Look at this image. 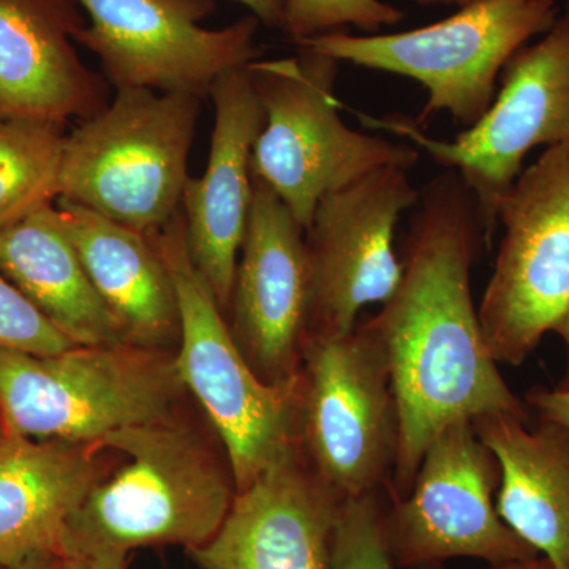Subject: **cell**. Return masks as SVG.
Returning a JSON list of instances; mask_svg holds the SVG:
<instances>
[{
	"mask_svg": "<svg viewBox=\"0 0 569 569\" xmlns=\"http://www.w3.org/2000/svg\"><path fill=\"white\" fill-rule=\"evenodd\" d=\"M402 246V276L369 323L387 353L400 440L387 489L410 492L432 438L456 421L529 413L498 372L482 337L471 269L486 247L477 200L448 170L419 190Z\"/></svg>",
	"mask_w": 569,
	"mask_h": 569,
	"instance_id": "obj_1",
	"label": "cell"
},
{
	"mask_svg": "<svg viewBox=\"0 0 569 569\" xmlns=\"http://www.w3.org/2000/svg\"><path fill=\"white\" fill-rule=\"evenodd\" d=\"M123 459L89 490L67 523L63 557L149 546H203L219 531L238 489L227 456L178 415L127 427L100 441Z\"/></svg>",
	"mask_w": 569,
	"mask_h": 569,
	"instance_id": "obj_2",
	"label": "cell"
},
{
	"mask_svg": "<svg viewBox=\"0 0 569 569\" xmlns=\"http://www.w3.org/2000/svg\"><path fill=\"white\" fill-rule=\"evenodd\" d=\"M339 61L299 47L295 58L247 66L264 111L250 171L309 228L318 203L365 176L397 167L411 170L415 146L350 129L337 111Z\"/></svg>",
	"mask_w": 569,
	"mask_h": 569,
	"instance_id": "obj_3",
	"label": "cell"
},
{
	"mask_svg": "<svg viewBox=\"0 0 569 569\" xmlns=\"http://www.w3.org/2000/svg\"><path fill=\"white\" fill-rule=\"evenodd\" d=\"M176 350L116 343L37 356L0 350V417L11 436L100 443L178 415Z\"/></svg>",
	"mask_w": 569,
	"mask_h": 569,
	"instance_id": "obj_4",
	"label": "cell"
},
{
	"mask_svg": "<svg viewBox=\"0 0 569 569\" xmlns=\"http://www.w3.org/2000/svg\"><path fill=\"white\" fill-rule=\"evenodd\" d=\"M148 236L178 296L179 377L222 441L239 492L298 447V381L274 387L253 372L190 260L182 211Z\"/></svg>",
	"mask_w": 569,
	"mask_h": 569,
	"instance_id": "obj_5",
	"label": "cell"
},
{
	"mask_svg": "<svg viewBox=\"0 0 569 569\" xmlns=\"http://www.w3.org/2000/svg\"><path fill=\"white\" fill-rule=\"evenodd\" d=\"M203 100L116 91L107 108L67 133L61 198L140 233L162 228L181 211Z\"/></svg>",
	"mask_w": 569,
	"mask_h": 569,
	"instance_id": "obj_6",
	"label": "cell"
},
{
	"mask_svg": "<svg viewBox=\"0 0 569 569\" xmlns=\"http://www.w3.org/2000/svg\"><path fill=\"white\" fill-rule=\"evenodd\" d=\"M559 0H478L425 28L397 33L328 32L299 41L339 62L411 78L427 91L415 122L438 112L470 129L496 100L501 71L559 18Z\"/></svg>",
	"mask_w": 569,
	"mask_h": 569,
	"instance_id": "obj_7",
	"label": "cell"
},
{
	"mask_svg": "<svg viewBox=\"0 0 569 569\" xmlns=\"http://www.w3.org/2000/svg\"><path fill=\"white\" fill-rule=\"evenodd\" d=\"M498 84L489 111L449 141L429 137L408 116L356 112L366 129L403 138L459 173L477 200L488 249L498 228V208L529 152L569 142V0L541 39L512 56Z\"/></svg>",
	"mask_w": 569,
	"mask_h": 569,
	"instance_id": "obj_8",
	"label": "cell"
},
{
	"mask_svg": "<svg viewBox=\"0 0 569 569\" xmlns=\"http://www.w3.org/2000/svg\"><path fill=\"white\" fill-rule=\"evenodd\" d=\"M299 447L340 500L388 486L400 422L385 348L369 323L307 336L298 373Z\"/></svg>",
	"mask_w": 569,
	"mask_h": 569,
	"instance_id": "obj_9",
	"label": "cell"
},
{
	"mask_svg": "<svg viewBox=\"0 0 569 569\" xmlns=\"http://www.w3.org/2000/svg\"><path fill=\"white\" fill-rule=\"evenodd\" d=\"M503 238L478 309L497 365L520 366L569 307V142L546 148L498 208Z\"/></svg>",
	"mask_w": 569,
	"mask_h": 569,
	"instance_id": "obj_10",
	"label": "cell"
},
{
	"mask_svg": "<svg viewBox=\"0 0 569 569\" xmlns=\"http://www.w3.org/2000/svg\"><path fill=\"white\" fill-rule=\"evenodd\" d=\"M500 463L471 421H456L430 441L406 497L385 511L397 567L479 559L493 567L538 557L498 515Z\"/></svg>",
	"mask_w": 569,
	"mask_h": 569,
	"instance_id": "obj_11",
	"label": "cell"
},
{
	"mask_svg": "<svg viewBox=\"0 0 569 569\" xmlns=\"http://www.w3.org/2000/svg\"><path fill=\"white\" fill-rule=\"evenodd\" d=\"M88 13L74 41L102 63L122 89L209 97L223 74L263 54L254 41L261 22L247 14L222 29L201 28L213 0H78Z\"/></svg>",
	"mask_w": 569,
	"mask_h": 569,
	"instance_id": "obj_12",
	"label": "cell"
},
{
	"mask_svg": "<svg viewBox=\"0 0 569 569\" xmlns=\"http://www.w3.org/2000/svg\"><path fill=\"white\" fill-rule=\"evenodd\" d=\"M418 198L408 171L397 167L321 198L305 233L309 335H347L362 307L395 293L402 276L396 227Z\"/></svg>",
	"mask_w": 569,
	"mask_h": 569,
	"instance_id": "obj_13",
	"label": "cell"
},
{
	"mask_svg": "<svg viewBox=\"0 0 569 569\" xmlns=\"http://www.w3.org/2000/svg\"><path fill=\"white\" fill-rule=\"evenodd\" d=\"M305 228L252 178V201L231 291L230 329L264 383L293 387L309 336Z\"/></svg>",
	"mask_w": 569,
	"mask_h": 569,
	"instance_id": "obj_14",
	"label": "cell"
},
{
	"mask_svg": "<svg viewBox=\"0 0 569 569\" xmlns=\"http://www.w3.org/2000/svg\"><path fill=\"white\" fill-rule=\"evenodd\" d=\"M339 503L298 445L239 490L219 531L187 556L201 569H328Z\"/></svg>",
	"mask_w": 569,
	"mask_h": 569,
	"instance_id": "obj_15",
	"label": "cell"
},
{
	"mask_svg": "<svg viewBox=\"0 0 569 569\" xmlns=\"http://www.w3.org/2000/svg\"><path fill=\"white\" fill-rule=\"evenodd\" d=\"M209 97L216 119L208 167L187 182L181 211L190 260L227 316L252 201L250 160L264 111L247 67L223 74Z\"/></svg>",
	"mask_w": 569,
	"mask_h": 569,
	"instance_id": "obj_16",
	"label": "cell"
},
{
	"mask_svg": "<svg viewBox=\"0 0 569 569\" xmlns=\"http://www.w3.org/2000/svg\"><path fill=\"white\" fill-rule=\"evenodd\" d=\"M78 0H0V118L69 123L110 103V82L74 50Z\"/></svg>",
	"mask_w": 569,
	"mask_h": 569,
	"instance_id": "obj_17",
	"label": "cell"
},
{
	"mask_svg": "<svg viewBox=\"0 0 569 569\" xmlns=\"http://www.w3.org/2000/svg\"><path fill=\"white\" fill-rule=\"evenodd\" d=\"M99 443L0 440V565L62 556L67 523L107 473Z\"/></svg>",
	"mask_w": 569,
	"mask_h": 569,
	"instance_id": "obj_18",
	"label": "cell"
},
{
	"mask_svg": "<svg viewBox=\"0 0 569 569\" xmlns=\"http://www.w3.org/2000/svg\"><path fill=\"white\" fill-rule=\"evenodd\" d=\"M54 206L63 231L127 343L176 350L178 296L149 236L66 198Z\"/></svg>",
	"mask_w": 569,
	"mask_h": 569,
	"instance_id": "obj_19",
	"label": "cell"
},
{
	"mask_svg": "<svg viewBox=\"0 0 569 569\" xmlns=\"http://www.w3.org/2000/svg\"><path fill=\"white\" fill-rule=\"evenodd\" d=\"M475 430L500 463L498 515L553 569H569V430L541 419L489 413Z\"/></svg>",
	"mask_w": 569,
	"mask_h": 569,
	"instance_id": "obj_20",
	"label": "cell"
},
{
	"mask_svg": "<svg viewBox=\"0 0 569 569\" xmlns=\"http://www.w3.org/2000/svg\"><path fill=\"white\" fill-rule=\"evenodd\" d=\"M0 272L77 346L127 343L54 204L0 230Z\"/></svg>",
	"mask_w": 569,
	"mask_h": 569,
	"instance_id": "obj_21",
	"label": "cell"
},
{
	"mask_svg": "<svg viewBox=\"0 0 569 569\" xmlns=\"http://www.w3.org/2000/svg\"><path fill=\"white\" fill-rule=\"evenodd\" d=\"M67 123L0 118V230L61 198Z\"/></svg>",
	"mask_w": 569,
	"mask_h": 569,
	"instance_id": "obj_22",
	"label": "cell"
},
{
	"mask_svg": "<svg viewBox=\"0 0 569 569\" xmlns=\"http://www.w3.org/2000/svg\"><path fill=\"white\" fill-rule=\"evenodd\" d=\"M380 490L340 500L328 569H396L385 535Z\"/></svg>",
	"mask_w": 569,
	"mask_h": 569,
	"instance_id": "obj_23",
	"label": "cell"
},
{
	"mask_svg": "<svg viewBox=\"0 0 569 569\" xmlns=\"http://www.w3.org/2000/svg\"><path fill=\"white\" fill-rule=\"evenodd\" d=\"M402 20L403 11L383 0H287L282 32L299 43L347 26L376 33Z\"/></svg>",
	"mask_w": 569,
	"mask_h": 569,
	"instance_id": "obj_24",
	"label": "cell"
},
{
	"mask_svg": "<svg viewBox=\"0 0 569 569\" xmlns=\"http://www.w3.org/2000/svg\"><path fill=\"white\" fill-rule=\"evenodd\" d=\"M77 347L0 272V350L37 356Z\"/></svg>",
	"mask_w": 569,
	"mask_h": 569,
	"instance_id": "obj_25",
	"label": "cell"
},
{
	"mask_svg": "<svg viewBox=\"0 0 569 569\" xmlns=\"http://www.w3.org/2000/svg\"><path fill=\"white\" fill-rule=\"evenodd\" d=\"M530 406L539 411L541 419L557 422L569 430V391L533 389L527 395Z\"/></svg>",
	"mask_w": 569,
	"mask_h": 569,
	"instance_id": "obj_26",
	"label": "cell"
},
{
	"mask_svg": "<svg viewBox=\"0 0 569 569\" xmlns=\"http://www.w3.org/2000/svg\"><path fill=\"white\" fill-rule=\"evenodd\" d=\"M67 569H127V552H97L66 557Z\"/></svg>",
	"mask_w": 569,
	"mask_h": 569,
	"instance_id": "obj_27",
	"label": "cell"
},
{
	"mask_svg": "<svg viewBox=\"0 0 569 569\" xmlns=\"http://www.w3.org/2000/svg\"><path fill=\"white\" fill-rule=\"evenodd\" d=\"M238 2L244 3L261 24L282 31L287 0H238Z\"/></svg>",
	"mask_w": 569,
	"mask_h": 569,
	"instance_id": "obj_28",
	"label": "cell"
},
{
	"mask_svg": "<svg viewBox=\"0 0 569 569\" xmlns=\"http://www.w3.org/2000/svg\"><path fill=\"white\" fill-rule=\"evenodd\" d=\"M0 569H67V559L63 556L41 557L18 565H0Z\"/></svg>",
	"mask_w": 569,
	"mask_h": 569,
	"instance_id": "obj_29",
	"label": "cell"
},
{
	"mask_svg": "<svg viewBox=\"0 0 569 569\" xmlns=\"http://www.w3.org/2000/svg\"><path fill=\"white\" fill-rule=\"evenodd\" d=\"M553 331L559 332V336L565 340V343H567L568 348L567 373H565L563 380H561L560 387L557 389H561V391H569V307L567 313H565L563 318L560 320V323L556 326Z\"/></svg>",
	"mask_w": 569,
	"mask_h": 569,
	"instance_id": "obj_30",
	"label": "cell"
},
{
	"mask_svg": "<svg viewBox=\"0 0 569 569\" xmlns=\"http://www.w3.org/2000/svg\"><path fill=\"white\" fill-rule=\"evenodd\" d=\"M493 569H553L545 557L538 556L529 560L512 561V563L500 565Z\"/></svg>",
	"mask_w": 569,
	"mask_h": 569,
	"instance_id": "obj_31",
	"label": "cell"
},
{
	"mask_svg": "<svg viewBox=\"0 0 569 569\" xmlns=\"http://www.w3.org/2000/svg\"><path fill=\"white\" fill-rule=\"evenodd\" d=\"M411 2H417L419 6H456L460 9V7L470 6L478 0H411Z\"/></svg>",
	"mask_w": 569,
	"mask_h": 569,
	"instance_id": "obj_32",
	"label": "cell"
},
{
	"mask_svg": "<svg viewBox=\"0 0 569 569\" xmlns=\"http://www.w3.org/2000/svg\"><path fill=\"white\" fill-rule=\"evenodd\" d=\"M6 436V429H3L2 417H0V440Z\"/></svg>",
	"mask_w": 569,
	"mask_h": 569,
	"instance_id": "obj_33",
	"label": "cell"
}]
</instances>
